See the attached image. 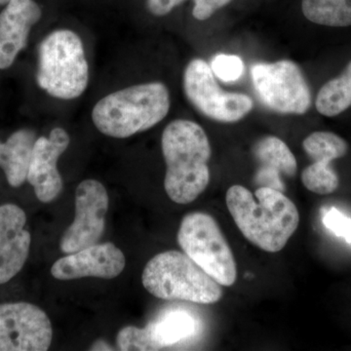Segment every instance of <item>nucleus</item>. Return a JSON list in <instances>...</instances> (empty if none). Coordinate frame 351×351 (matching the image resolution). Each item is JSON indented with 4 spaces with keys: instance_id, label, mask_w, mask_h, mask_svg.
I'll list each match as a JSON object with an SVG mask.
<instances>
[{
    "instance_id": "f257e3e1",
    "label": "nucleus",
    "mask_w": 351,
    "mask_h": 351,
    "mask_svg": "<svg viewBox=\"0 0 351 351\" xmlns=\"http://www.w3.org/2000/svg\"><path fill=\"white\" fill-rule=\"evenodd\" d=\"M226 201L245 239L269 253L282 250L299 226L297 206L277 189L260 186L253 195L235 184L226 191Z\"/></svg>"
},
{
    "instance_id": "f03ea898",
    "label": "nucleus",
    "mask_w": 351,
    "mask_h": 351,
    "mask_svg": "<svg viewBox=\"0 0 351 351\" xmlns=\"http://www.w3.org/2000/svg\"><path fill=\"white\" fill-rule=\"evenodd\" d=\"M168 197L186 205L197 199L210 182L211 147L204 129L186 119L170 122L161 137Z\"/></svg>"
},
{
    "instance_id": "7ed1b4c3",
    "label": "nucleus",
    "mask_w": 351,
    "mask_h": 351,
    "mask_svg": "<svg viewBox=\"0 0 351 351\" xmlns=\"http://www.w3.org/2000/svg\"><path fill=\"white\" fill-rule=\"evenodd\" d=\"M170 106L165 84L142 83L101 98L92 110V120L104 135L126 138L156 126L165 119Z\"/></svg>"
},
{
    "instance_id": "20e7f679",
    "label": "nucleus",
    "mask_w": 351,
    "mask_h": 351,
    "mask_svg": "<svg viewBox=\"0 0 351 351\" xmlns=\"http://www.w3.org/2000/svg\"><path fill=\"white\" fill-rule=\"evenodd\" d=\"M145 290L157 299L211 304L221 301V284L182 252L171 250L154 256L142 274Z\"/></svg>"
},
{
    "instance_id": "39448f33",
    "label": "nucleus",
    "mask_w": 351,
    "mask_h": 351,
    "mask_svg": "<svg viewBox=\"0 0 351 351\" xmlns=\"http://www.w3.org/2000/svg\"><path fill=\"white\" fill-rule=\"evenodd\" d=\"M36 82L53 98L75 100L89 83V66L82 39L71 29H56L38 48Z\"/></svg>"
},
{
    "instance_id": "423d86ee",
    "label": "nucleus",
    "mask_w": 351,
    "mask_h": 351,
    "mask_svg": "<svg viewBox=\"0 0 351 351\" xmlns=\"http://www.w3.org/2000/svg\"><path fill=\"white\" fill-rule=\"evenodd\" d=\"M177 239L184 253L217 282L226 287L237 282L234 256L213 217L202 212L186 214Z\"/></svg>"
},
{
    "instance_id": "0eeeda50",
    "label": "nucleus",
    "mask_w": 351,
    "mask_h": 351,
    "mask_svg": "<svg viewBox=\"0 0 351 351\" xmlns=\"http://www.w3.org/2000/svg\"><path fill=\"white\" fill-rule=\"evenodd\" d=\"M251 75L258 98L274 112L301 115L311 108V90L294 62L255 64Z\"/></svg>"
},
{
    "instance_id": "6e6552de",
    "label": "nucleus",
    "mask_w": 351,
    "mask_h": 351,
    "mask_svg": "<svg viewBox=\"0 0 351 351\" xmlns=\"http://www.w3.org/2000/svg\"><path fill=\"white\" fill-rule=\"evenodd\" d=\"M184 90L189 103L198 112L216 121L237 122L253 110L254 103L250 97L223 91L209 64L202 59L191 60L186 66Z\"/></svg>"
},
{
    "instance_id": "1a4fd4ad",
    "label": "nucleus",
    "mask_w": 351,
    "mask_h": 351,
    "mask_svg": "<svg viewBox=\"0 0 351 351\" xmlns=\"http://www.w3.org/2000/svg\"><path fill=\"white\" fill-rule=\"evenodd\" d=\"M53 330L47 314L27 302L0 304V351H46Z\"/></svg>"
},
{
    "instance_id": "9d476101",
    "label": "nucleus",
    "mask_w": 351,
    "mask_h": 351,
    "mask_svg": "<svg viewBox=\"0 0 351 351\" xmlns=\"http://www.w3.org/2000/svg\"><path fill=\"white\" fill-rule=\"evenodd\" d=\"M108 195L104 184L85 180L75 191V217L62 235L60 249L64 254L75 253L98 243L106 228Z\"/></svg>"
},
{
    "instance_id": "9b49d317",
    "label": "nucleus",
    "mask_w": 351,
    "mask_h": 351,
    "mask_svg": "<svg viewBox=\"0 0 351 351\" xmlns=\"http://www.w3.org/2000/svg\"><path fill=\"white\" fill-rule=\"evenodd\" d=\"M71 138L68 132L56 127L49 137L36 138L29 161L27 181L32 184L38 199L50 203L63 189V180L58 170V160L68 149Z\"/></svg>"
},
{
    "instance_id": "f8f14e48",
    "label": "nucleus",
    "mask_w": 351,
    "mask_h": 351,
    "mask_svg": "<svg viewBox=\"0 0 351 351\" xmlns=\"http://www.w3.org/2000/svg\"><path fill=\"white\" fill-rule=\"evenodd\" d=\"M302 147L313 161L302 171L304 186L316 195H326L336 191L339 180L331 162L348 154L346 141L332 132H314L304 141Z\"/></svg>"
},
{
    "instance_id": "ddd939ff",
    "label": "nucleus",
    "mask_w": 351,
    "mask_h": 351,
    "mask_svg": "<svg viewBox=\"0 0 351 351\" xmlns=\"http://www.w3.org/2000/svg\"><path fill=\"white\" fill-rule=\"evenodd\" d=\"M126 258L117 245L95 244L68 254L51 267V274L58 280H75L84 277L113 279L125 269Z\"/></svg>"
},
{
    "instance_id": "4468645a",
    "label": "nucleus",
    "mask_w": 351,
    "mask_h": 351,
    "mask_svg": "<svg viewBox=\"0 0 351 351\" xmlns=\"http://www.w3.org/2000/svg\"><path fill=\"white\" fill-rule=\"evenodd\" d=\"M27 215L18 205H0V285L8 283L24 267L32 235L25 228Z\"/></svg>"
},
{
    "instance_id": "2eb2a0df",
    "label": "nucleus",
    "mask_w": 351,
    "mask_h": 351,
    "mask_svg": "<svg viewBox=\"0 0 351 351\" xmlns=\"http://www.w3.org/2000/svg\"><path fill=\"white\" fill-rule=\"evenodd\" d=\"M41 17L43 10L34 0H10L6 4L0 13V69L12 66Z\"/></svg>"
},
{
    "instance_id": "dca6fc26",
    "label": "nucleus",
    "mask_w": 351,
    "mask_h": 351,
    "mask_svg": "<svg viewBox=\"0 0 351 351\" xmlns=\"http://www.w3.org/2000/svg\"><path fill=\"white\" fill-rule=\"evenodd\" d=\"M254 154L261 164L255 177L257 184L283 193L285 184L281 178H293L298 169L297 160L288 145L280 138L269 136L258 141Z\"/></svg>"
},
{
    "instance_id": "f3484780",
    "label": "nucleus",
    "mask_w": 351,
    "mask_h": 351,
    "mask_svg": "<svg viewBox=\"0 0 351 351\" xmlns=\"http://www.w3.org/2000/svg\"><path fill=\"white\" fill-rule=\"evenodd\" d=\"M36 141V132L31 129H20L14 132L6 142L0 141V168L12 188H19L27 181Z\"/></svg>"
},
{
    "instance_id": "a211bd4d",
    "label": "nucleus",
    "mask_w": 351,
    "mask_h": 351,
    "mask_svg": "<svg viewBox=\"0 0 351 351\" xmlns=\"http://www.w3.org/2000/svg\"><path fill=\"white\" fill-rule=\"evenodd\" d=\"M149 325L158 350L193 336L197 328L195 318L186 311H172Z\"/></svg>"
},
{
    "instance_id": "6ab92c4d",
    "label": "nucleus",
    "mask_w": 351,
    "mask_h": 351,
    "mask_svg": "<svg viewBox=\"0 0 351 351\" xmlns=\"http://www.w3.org/2000/svg\"><path fill=\"white\" fill-rule=\"evenodd\" d=\"M317 112L332 117L346 112L351 106V61L338 77L323 85L315 101Z\"/></svg>"
},
{
    "instance_id": "aec40b11",
    "label": "nucleus",
    "mask_w": 351,
    "mask_h": 351,
    "mask_svg": "<svg viewBox=\"0 0 351 351\" xmlns=\"http://www.w3.org/2000/svg\"><path fill=\"white\" fill-rule=\"evenodd\" d=\"M302 10L314 24L332 27L351 25V0H302Z\"/></svg>"
},
{
    "instance_id": "412c9836",
    "label": "nucleus",
    "mask_w": 351,
    "mask_h": 351,
    "mask_svg": "<svg viewBox=\"0 0 351 351\" xmlns=\"http://www.w3.org/2000/svg\"><path fill=\"white\" fill-rule=\"evenodd\" d=\"M117 345L119 350H158L152 341L151 328L127 326L120 330L117 337Z\"/></svg>"
},
{
    "instance_id": "4be33fe9",
    "label": "nucleus",
    "mask_w": 351,
    "mask_h": 351,
    "mask_svg": "<svg viewBox=\"0 0 351 351\" xmlns=\"http://www.w3.org/2000/svg\"><path fill=\"white\" fill-rule=\"evenodd\" d=\"M212 71L223 82H234L244 73V63L235 55L219 54L211 61Z\"/></svg>"
},
{
    "instance_id": "5701e85b",
    "label": "nucleus",
    "mask_w": 351,
    "mask_h": 351,
    "mask_svg": "<svg viewBox=\"0 0 351 351\" xmlns=\"http://www.w3.org/2000/svg\"><path fill=\"white\" fill-rule=\"evenodd\" d=\"M323 223L337 237H343L348 243L351 244L350 218L346 217L336 208H331L323 216Z\"/></svg>"
},
{
    "instance_id": "b1692460",
    "label": "nucleus",
    "mask_w": 351,
    "mask_h": 351,
    "mask_svg": "<svg viewBox=\"0 0 351 351\" xmlns=\"http://www.w3.org/2000/svg\"><path fill=\"white\" fill-rule=\"evenodd\" d=\"M193 17L198 21H205L213 16L219 9L228 5L230 0H193Z\"/></svg>"
},
{
    "instance_id": "393cba45",
    "label": "nucleus",
    "mask_w": 351,
    "mask_h": 351,
    "mask_svg": "<svg viewBox=\"0 0 351 351\" xmlns=\"http://www.w3.org/2000/svg\"><path fill=\"white\" fill-rule=\"evenodd\" d=\"M184 0H145L147 11L157 17L167 15Z\"/></svg>"
},
{
    "instance_id": "a878e982",
    "label": "nucleus",
    "mask_w": 351,
    "mask_h": 351,
    "mask_svg": "<svg viewBox=\"0 0 351 351\" xmlns=\"http://www.w3.org/2000/svg\"><path fill=\"white\" fill-rule=\"evenodd\" d=\"M10 0H0V5H6Z\"/></svg>"
}]
</instances>
